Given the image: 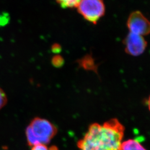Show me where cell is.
<instances>
[{
    "label": "cell",
    "mask_w": 150,
    "mask_h": 150,
    "mask_svg": "<svg viewBox=\"0 0 150 150\" xmlns=\"http://www.w3.org/2000/svg\"><path fill=\"white\" fill-rule=\"evenodd\" d=\"M125 127L117 118L90 125L77 142L80 150H122Z\"/></svg>",
    "instance_id": "6da1fadb"
},
{
    "label": "cell",
    "mask_w": 150,
    "mask_h": 150,
    "mask_svg": "<svg viewBox=\"0 0 150 150\" xmlns=\"http://www.w3.org/2000/svg\"><path fill=\"white\" fill-rule=\"evenodd\" d=\"M57 132L55 125L45 118H33L26 129L28 144L33 146L48 144Z\"/></svg>",
    "instance_id": "7a4b0ae2"
},
{
    "label": "cell",
    "mask_w": 150,
    "mask_h": 150,
    "mask_svg": "<svg viewBox=\"0 0 150 150\" xmlns=\"http://www.w3.org/2000/svg\"><path fill=\"white\" fill-rule=\"evenodd\" d=\"M77 7L81 15L93 24L104 16L106 11L103 0H81Z\"/></svg>",
    "instance_id": "3957f363"
},
{
    "label": "cell",
    "mask_w": 150,
    "mask_h": 150,
    "mask_svg": "<svg viewBox=\"0 0 150 150\" xmlns=\"http://www.w3.org/2000/svg\"><path fill=\"white\" fill-rule=\"evenodd\" d=\"M127 26L132 33L144 37L150 33V21L139 11L134 12L129 15Z\"/></svg>",
    "instance_id": "277c9868"
},
{
    "label": "cell",
    "mask_w": 150,
    "mask_h": 150,
    "mask_svg": "<svg viewBox=\"0 0 150 150\" xmlns=\"http://www.w3.org/2000/svg\"><path fill=\"white\" fill-rule=\"evenodd\" d=\"M125 51L132 56H139L145 52L147 42L144 36L129 32L124 41Z\"/></svg>",
    "instance_id": "5b68a950"
},
{
    "label": "cell",
    "mask_w": 150,
    "mask_h": 150,
    "mask_svg": "<svg viewBox=\"0 0 150 150\" xmlns=\"http://www.w3.org/2000/svg\"><path fill=\"white\" fill-rule=\"evenodd\" d=\"M122 150H147L137 139H129L123 141L122 144Z\"/></svg>",
    "instance_id": "8992f818"
},
{
    "label": "cell",
    "mask_w": 150,
    "mask_h": 150,
    "mask_svg": "<svg viewBox=\"0 0 150 150\" xmlns=\"http://www.w3.org/2000/svg\"><path fill=\"white\" fill-rule=\"evenodd\" d=\"M61 7L64 8L77 7L81 0H56Z\"/></svg>",
    "instance_id": "52a82bcc"
},
{
    "label": "cell",
    "mask_w": 150,
    "mask_h": 150,
    "mask_svg": "<svg viewBox=\"0 0 150 150\" xmlns=\"http://www.w3.org/2000/svg\"><path fill=\"white\" fill-rule=\"evenodd\" d=\"M31 150H59L58 148L55 146H52L51 147L48 148L46 145L45 144H38L32 146Z\"/></svg>",
    "instance_id": "ba28073f"
},
{
    "label": "cell",
    "mask_w": 150,
    "mask_h": 150,
    "mask_svg": "<svg viewBox=\"0 0 150 150\" xmlns=\"http://www.w3.org/2000/svg\"><path fill=\"white\" fill-rule=\"evenodd\" d=\"M7 102V98L5 92L0 88V110L5 106Z\"/></svg>",
    "instance_id": "9c48e42d"
},
{
    "label": "cell",
    "mask_w": 150,
    "mask_h": 150,
    "mask_svg": "<svg viewBox=\"0 0 150 150\" xmlns=\"http://www.w3.org/2000/svg\"><path fill=\"white\" fill-rule=\"evenodd\" d=\"M54 61V65H59V64H62L63 60L61 59H59V57H54V59H53Z\"/></svg>",
    "instance_id": "30bf717a"
},
{
    "label": "cell",
    "mask_w": 150,
    "mask_h": 150,
    "mask_svg": "<svg viewBox=\"0 0 150 150\" xmlns=\"http://www.w3.org/2000/svg\"><path fill=\"white\" fill-rule=\"evenodd\" d=\"M147 107H148V108L150 112V95L147 100Z\"/></svg>",
    "instance_id": "8fae6325"
}]
</instances>
